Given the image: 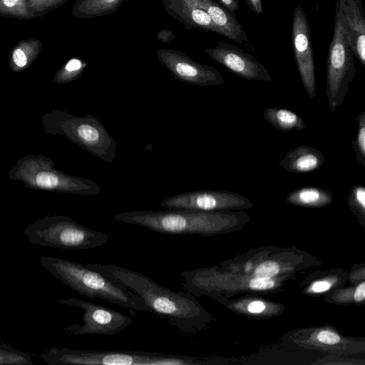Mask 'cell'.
<instances>
[{
	"mask_svg": "<svg viewBox=\"0 0 365 365\" xmlns=\"http://www.w3.org/2000/svg\"><path fill=\"white\" fill-rule=\"evenodd\" d=\"M330 287V284L326 281H319L315 282L312 286V289L315 292H322L327 291Z\"/></svg>",
	"mask_w": 365,
	"mask_h": 365,
	"instance_id": "e575fe53",
	"label": "cell"
},
{
	"mask_svg": "<svg viewBox=\"0 0 365 365\" xmlns=\"http://www.w3.org/2000/svg\"><path fill=\"white\" fill-rule=\"evenodd\" d=\"M85 265L140 296L150 313L166 319L187 336L200 331L205 322L203 309L186 291H173L142 273L116 264L86 262Z\"/></svg>",
	"mask_w": 365,
	"mask_h": 365,
	"instance_id": "6da1fadb",
	"label": "cell"
},
{
	"mask_svg": "<svg viewBox=\"0 0 365 365\" xmlns=\"http://www.w3.org/2000/svg\"><path fill=\"white\" fill-rule=\"evenodd\" d=\"M355 61L341 6L339 0H336L334 33L329 47L326 72L325 93L331 112L336 111L344 101L356 77Z\"/></svg>",
	"mask_w": 365,
	"mask_h": 365,
	"instance_id": "5b68a950",
	"label": "cell"
},
{
	"mask_svg": "<svg viewBox=\"0 0 365 365\" xmlns=\"http://www.w3.org/2000/svg\"><path fill=\"white\" fill-rule=\"evenodd\" d=\"M39 356L48 365H198L202 359L181 354L51 347Z\"/></svg>",
	"mask_w": 365,
	"mask_h": 365,
	"instance_id": "3957f363",
	"label": "cell"
},
{
	"mask_svg": "<svg viewBox=\"0 0 365 365\" xmlns=\"http://www.w3.org/2000/svg\"><path fill=\"white\" fill-rule=\"evenodd\" d=\"M350 47L356 59L365 67V16L361 0H339Z\"/></svg>",
	"mask_w": 365,
	"mask_h": 365,
	"instance_id": "4fadbf2b",
	"label": "cell"
},
{
	"mask_svg": "<svg viewBox=\"0 0 365 365\" xmlns=\"http://www.w3.org/2000/svg\"><path fill=\"white\" fill-rule=\"evenodd\" d=\"M354 300L356 302H361L365 298V283H361L357 288L354 294Z\"/></svg>",
	"mask_w": 365,
	"mask_h": 365,
	"instance_id": "836d02e7",
	"label": "cell"
},
{
	"mask_svg": "<svg viewBox=\"0 0 365 365\" xmlns=\"http://www.w3.org/2000/svg\"><path fill=\"white\" fill-rule=\"evenodd\" d=\"M156 56L160 64L181 82L199 86L225 84L223 75L216 68L196 62L181 51L160 48Z\"/></svg>",
	"mask_w": 365,
	"mask_h": 365,
	"instance_id": "9c48e42d",
	"label": "cell"
},
{
	"mask_svg": "<svg viewBox=\"0 0 365 365\" xmlns=\"http://www.w3.org/2000/svg\"><path fill=\"white\" fill-rule=\"evenodd\" d=\"M292 46L302 83L308 96H316V74L309 21L301 6L294 10Z\"/></svg>",
	"mask_w": 365,
	"mask_h": 365,
	"instance_id": "30bf717a",
	"label": "cell"
},
{
	"mask_svg": "<svg viewBox=\"0 0 365 365\" xmlns=\"http://www.w3.org/2000/svg\"><path fill=\"white\" fill-rule=\"evenodd\" d=\"M43 48L41 41L27 38L19 41L9 53V61L14 70L24 69L40 54Z\"/></svg>",
	"mask_w": 365,
	"mask_h": 365,
	"instance_id": "ac0fdd59",
	"label": "cell"
},
{
	"mask_svg": "<svg viewBox=\"0 0 365 365\" xmlns=\"http://www.w3.org/2000/svg\"><path fill=\"white\" fill-rule=\"evenodd\" d=\"M318 340L326 344H335L339 341V336L331 331H322L317 335Z\"/></svg>",
	"mask_w": 365,
	"mask_h": 365,
	"instance_id": "f1b7e54d",
	"label": "cell"
},
{
	"mask_svg": "<svg viewBox=\"0 0 365 365\" xmlns=\"http://www.w3.org/2000/svg\"><path fill=\"white\" fill-rule=\"evenodd\" d=\"M62 121L64 133L93 156L111 163L116 156V143L95 116L66 115Z\"/></svg>",
	"mask_w": 365,
	"mask_h": 365,
	"instance_id": "ba28073f",
	"label": "cell"
},
{
	"mask_svg": "<svg viewBox=\"0 0 365 365\" xmlns=\"http://www.w3.org/2000/svg\"><path fill=\"white\" fill-rule=\"evenodd\" d=\"M69 0H27L28 8L35 18H41Z\"/></svg>",
	"mask_w": 365,
	"mask_h": 365,
	"instance_id": "d4e9b609",
	"label": "cell"
},
{
	"mask_svg": "<svg viewBox=\"0 0 365 365\" xmlns=\"http://www.w3.org/2000/svg\"><path fill=\"white\" fill-rule=\"evenodd\" d=\"M31 355L0 342V365H33Z\"/></svg>",
	"mask_w": 365,
	"mask_h": 365,
	"instance_id": "7402d4cb",
	"label": "cell"
},
{
	"mask_svg": "<svg viewBox=\"0 0 365 365\" xmlns=\"http://www.w3.org/2000/svg\"><path fill=\"white\" fill-rule=\"evenodd\" d=\"M286 200L289 203L302 206H321L330 203L333 195L322 187H304L289 192Z\"/></svg>",
	"mask_w": 365,
	"mask_h": 365,
	"instance_id": "ffe728a7",
	"label": "cell"
},
{
	"mask_svg": "<svg viewBox=\"0 0 365 365\" xmlns=\"http://www.w3.org/2000/svg\"><path fill=\"white\" fill-rule=\"evenodd\" d=\"M279 272V266L274 262H265L259 264L255 271L257 277H268L276 275Z\"/></svg>",
	"mask_w": 365,
	"mask_h": 365,
	"instance_id": "4316f807",
	"label": "cell"
},
{
	"mask_svg": "<svg viewBox=\"0 0 365 365\" xmlns=\"http://www.w3.org/2000/svg\"><path fill=\"white\" fill-rule=\"evenodd\" d=\"M166 12L181 23L185 29H197L218 35L207 12L195 0H161Z\"/></svg>",
	"mask_w": 365,
	"mask_h": 365,
	"instance_id": "5bb4252c",
	"label": "cell"
},
{
	"mask_svg": "<svg viewBox=\"0 0 365 365\" xmlns=\"http://www.w3.org/2000/svg\"><path fill=\"white\" fill-rule=\"evenodd\" d=\"M348 202L351 207L364 212L365 209V187L361 185L352 186Z\"/></svg>",
	"mask_w": 365,
	"mask_h": 365,
	"instance_id": "484cf974",
	"label": "cell"
},
{
	"mask_svg": "<svg viewBox=\"0 0 365 365\" xmlns=\"http://www.w3.org/2000/svg\"><path fill=\"white\" fill-rule=\"evenodd\" d=\"M0 16L26 21L36 19L27 0H0Z\"/></svg>",
	"mask_w": 365,
	"mask_h": 365,
	"instance_id": "44dd1931",
	"label": "cell"
},
{
	"mask_svg": "<svg viewBox=\"0 0 365 365\" xmlns=\"http://www.w3.org/2000/svg\"><path fill=\"white\" fill-rule=\"evenodd\" d=\"M325 162V155L309 145H298L287 153L279 165L289 173H304L319 169Z\"/></svg>",
	"mask_w": 365,
	"mask_h": 365,
	"instance_id": "2e32d148",
	"label": "cell"
},
{
	"mask_svg": "<svg viewBox=\"0 0 365 365\" xmlns=\"http://www.w3.org/2000/svg\"><path fill=\"white\" fill-rule=\"evenodd\" d=\"M274 281L268 277H257L252 279L250 282V287L256 290H264L273 287Z\"/></svg>",
	"mask_w": 365,
	"mask_h": 365,
	"instance_id": "83f0119b",
	"label": "cell"
},
{
	"mask_svg": "<svg viewBox=\"0 0 365 365\" xmlns=\"http://www.w3.org/2000/svg\"><path fill=\"white\" fill-rule=\"evenodd\" d=\"M38 262L52 276L81 295L133 311L150 312L140 296L80 262L49 256L40 257Z\"/></svg>",
	"mask_w": 365,
	"mask_h": 365,
	"instance_id": "7a4b0ae2",
	"label": "cell"
},
{
	"mask_svg": "<svg viewBox=\"0 0 365 365\" xmlns=\"http://www.w3.org/2000/svg\"><path fill=\"white\" fill-rule=\"evenodd\" d=\"M220 217L211 212L168 209L123 212L113 220L163 235H205L213 230Z\"/></svg>",
	"mask_w": 365,
	"mask_h": 365,
	"instance_id": "8992f818",
	"label": "cell"
},
{
	"mask_svg": "<svg viewBox=\"0 0 365 365\" xmlns=\"http://www.w3.org/2000/svg\"><path fill=\"white\" fill-rule=\"evenodd\" d=\"M175 38V34L170 29H163L157 33V39L162 43H168Z\"/></svg>",
	"mask_w": 365,
	"mask_h": 365,
	"instance_id": "f546056e",
	"label": "cell"
},
{
	"mask_svg": "<svg viewBox=\"0 0 365 365\" xmlns=\"http://www.w3.org/2000/svg\"><path fill=\"white\" fill-rule=\"evenodd\" d=\"M356 120L358 123V129L352 141V147L359 163L365 167V111L360 112Z\"/></svg>",
	"mask_w": 365,
	"mask_h": 365,
	"instance_id": "cb8c5ba5",
	"label": "cell"
},
{
	"mask_svg": "<svg viewBox=\"0 0 365 365\" xmlns=\"http://www.w3.org/2000/svg\"><path fill=\"white\" fill-rule=\"evenodd\" d=\"M266 121L283 132L303 130L305 123L297 113L285 108H268L263 111Z\"/></svg>",
	"mask_w": 365,
	"mask_h": 365,
	"instance_id": "d6986e66",
	"label": "cell"
},
{
	"mask_svg": "<svg viewBox=\"0 0 365 365\" xmlns=\"http://www.w3.org/2000/svg\"><path fill=\"white\" fill-rule=\"evenodd\" d=\"M205 53L229 71L245 80L267 82L272 80L268 70L256 58L230 43L217 41L215 46L205 48Z\"/></svg>",
	"mask_w": 365,
	"mask_h": 365,
	"instance_id": "7c38bea8",
	"label": "cell"
},
{
	"mask_svg": "<svg viewBox=\"0 0 365 365\" xmlns=\"http://www.w3.org/2000/svg\"><path fill=\"white\" fill-rule=\"evenodd\" d=\"M221 5L227 10L234 13V11L240 9L238 0H219Z\"/></svg>",
	"mask_w": 365,
	"mask_h": 365,
	"instance_id": "1f68e13d",
	"label": "cell"
},
{
	"mask_svg": "<svg viewBox=\"0 0 365 365\" xmlns=\"http://www.w3.org/2000/svg\"><path fill=\"white\" fill-rule=\"evenodd\" d=\"M58 303L75 307L84 312L83 324H72L63 329L66 336L113 335L121 331L133 322L131 317L121 312L75 297L59 299Z\"/></svg>",
	"mask_w": 365,
	"mask_h": 365,
	"instance_id": "52a82bcc",
	"label": "cell"
},
{
	"mask_svg": "<svg viewBox=\"0 0 365 365\" xmlns=\"http://www.w3.org/2000/svg\"><path fill=\"white\" fill-rule=\"evenodd\" d=\"M87 66L88 63L83 60L72 58L59 70L56 74V79L61 82L73 81L80 77Z\"/></svg>",
	"mask_w": 365,
	"mask_h": 365,
	"instance_id": "603a6c76",
	"label": "cell"
},
{
	"mask_svg": "<svg viewBox=\"0 0 365 365\" xmlns=\"http://www.w3.org/2000/svg\"><path fill=\"white\" fill-rule=\"evenodd\" d=\"M34 245L69 250H88L106 245L109 235L86 227L65 215L47 216L23 231Z\"/></svg>",
	"mask_w": 365,
	"mask_h": 365,
	"instance_id": "277c9868",
	"label": "cell"
},
{
	"mask_svg": "<svg viewBox=\"0 0 365 365\" xmlns=\"http://www.w3.org/2000/svg\"><path fill=\"white\" fill-rule=\"evenodd\" d=\"M205 9L216 26L218 35H222L240 44H248V37L232 12L227 10L215 0H195Z\"/></svg>",
	"mask_w": 365,
	"mask_h": 365,
	"instance_id": "9a60e30c",
	"label": "cell"
},
{
	"mask_svg": "<svg viewBox=\"0 0 365 365\" xmlns=\"http://www.w3.org/2000/svg\"><path fill=\"white\" fill-rule=\"evenodd\" d=\"M160 205L170 210L212 212L225 207H247L250 202L246 197L232 192L200 190L168 197Z\"/></svg>",
	"mask_w": 365,
	"mask_h": 365,
	"instance_id": "8fae6325",
	"label": "cell"
},
{
	"mask_svg": "<svg viewBox=\"0 0 365 365\" xmlns=\"http://www.w3.org/2000/svg\"><path fill=\"white\" fill-rule=\"evenodd\" d=\"M124 0H76L71 15L80 19H91L112 14L118 11Z\"/></svg>",
	"mask_w": 365,
	"mask_h": 365,
	"instance_id": "e0dca14e",
	"label": "cell"
},
{
	"mask_svg": "<svg viewBox=\"0 0 365 365\" xmlns=\"http://www.w3.org/2000/svg\"><path fill=\"white\" fill-rule=\"evenodd\" d=\"M248 311L252 313H259L265 309V305L262 302L254 301L248 305Z\"/></svg>",
	"mask_w": 365,
	"mask_h": 365,
	"instance_id": "d6a6232c",
	"label": "cell"
},
{
	"mask_svg": "<svg viewBox=\"0 0 365 365\" xmlns=\"http://www.w3.org/2000/svg\"><path fill=\"white\" fill-rule=\"evenodd\" d=\"M248 7L255 14H261L263 13V8L261 0H244Z\"/></svg>",
	"mask_w": 365,
	"mask_h": 365,
	"instance_id": "4dcf8cb0",
	"label": "cell"
}]
</instances>
